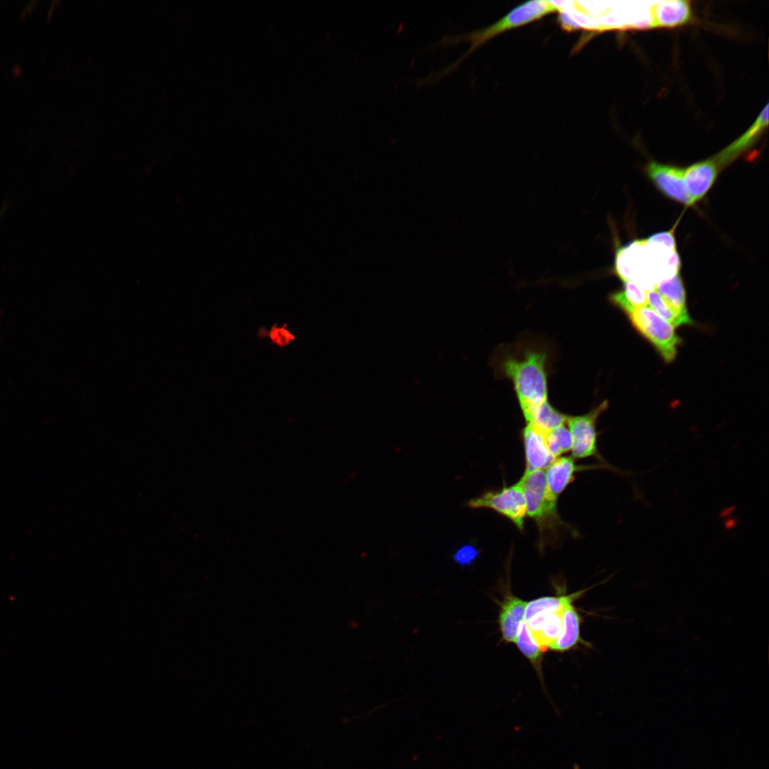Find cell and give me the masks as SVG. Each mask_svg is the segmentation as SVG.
<instances>
[{"mask_svg": "<svg viewBox=\"0 0 769 769\" xmlns=\"http://www.w3.org/2000/svg\"><path fill=\"white\" fill-rule=\"evenodd\" d=\"M556 11H560V9L555 1L541 0L528 1L517 6L505 16L488 27L459 35L444 36L439 42L433 46H453L460 42L468 41L471 43L470 48L456 61L440 72L434 75L430 74L427 78L428 79L427 82L432 83L433 81L437 80L442 76L454 71L464 58L498 35L540 19Z\"/></svg>", "mask_w": 769, "mask_h": 769, "instance_id": "obj_1", "label": "cell"}, {"mask_svg": "<svg viewBox=\"0 0 769 769\" xmlns=\"http://www.w3.org/2000/svg\"><path fill=\"white\" fill-rule=\"evenodd\" d=\"M546 355L537 350H528L522 357L508 358L501 367L504 374L514 384L518 399L527 421L534 412L547 400Z\"/></svg>", "mask_w": 769, "mask_h": 769, "instance_id": "obj_2", "label": "cell"}, {"mask_svg": "<svg viewBox=\"0 0 769 769\" xmlns=\"http://www.w3.org/2000/svg\"><path fill=\"white\" fill-rule=\"evenodd\" d=\"M526 504V515L535 520L540 531L560 524L558 498L553 496L546 483L543 470L524 471L519 480Z\"/></svg>", "mask_w": 769, "mask_h": 769, "instance_id": "obj_3", "label": "cell"}, {"mask_svg": "<svg viewBox=\"0 0 769 769\" xmlns=\"http://www.w3.org/2000/svg\"><path fill=\"white\" fill-rule=\"evenodd\" d=\"M628 315L632 325L652 342L666 362L675 358L681 340L671 324L646 305Z\"/></svg>", "mask_w": 769, "mask_h": 769, "instance_id": "obj_4", "label": "cell"}, {"mask_svg": "<svg viewBox=\"0 0 769 769\" xmlns=\"http://www.w3.org/2000/svg\"><path fill=\"white\" fill-rule=\"evenodd\" d=\"M467 506L471 508H490L509 519L520 530H523L526 504L520 481L502 488L486 491L470 499Z\"/></svg>", "mask_w": 769, "mask_h": 769, "instance_id": "obj_5", "label": "cell"}, {"mask_svg": "<svg viewBox=\"0 0 769 769\" xmlns=\"http://www.w3.org/2000/svg\"><path fill=\"white\" fill-rule=\"evenodd\" d=\"M607 406V402L605 401L585 415L567 417L566 422L572 435V452L574 458L583 459L597 455L596 421Z\"/></svg>", "mask_w": 769, "mask_h": 769, "instance_id": "obj_6", "label": "cell"}, {"mask_svg": "<svg viewBox=\"0 0 769 769\" xmlns=\"http://www.w3.org/2000/svg\"><path fill=\"white\" fill-rule=\"evenodd\" d=\"M647 171L656 187L667 197L687 206L693 204L684 183V169L651 162Z\"/></svg>", "mask_w": 769, "mask_h": 769, "instance_id": "obj_7", "label": "cell"}, {"mask_svg": "<svg viewBox=\"0 0 769 769\" xmlns=\"http://www.w3.org/2000/svg\"><path fill=\"white\" fill-rule=\"evenodd\" d=\"M525 456V472L546 469L555 458L550 453L545 433L532 422H527L523 431Z\"/></svg>", "mask_w": 769, "mask_h": 769, "instance_id": "obj_8", "label": "cell"}, {"mask_svg": "<svg viewBox=\"0 0 769 769\" xmlns=\"http://www.w3.org/2000/svg\"><path fill=\"white\" fill-rule=\"evenodd\" d=\"M718 165L713 159L695 163L684 169V179L692 204L701 199L713 184Z\"/></svg>", "mask_w": 769, "mask_h": 769, "instance_id": "obj_9", "label": "cell"}, {"mask_svg": "<svg viewBox=\"0 0 769 769\" xmlns=\"http://www.w3.org/2000/svg\"><path fill=\"white\" fill-rule=\"evenodd\" d=\"M528 602L512 594L500 603L498 623L503 640L514 642L524 622Z\"/></svg>", "mask_w": 769, "mask_h": 769, "instance_id": "obj_10", "label": "cell"}, {"mask_svg": "<svg viewBox=\"0 0 769 769\" xmlns=\"http://www.w3.org/2000/svg\"><path fill=\"white\" fill-rule=\"evenodd\" d=\"M654 27H674L689 23L692 11L688 1L672 0L654 2L651 6Z\"/></svg>", "mask_w": 769, "mask_h": 769, "instance_id": "obj_11", "label": "cell"}, {"mask_svg": "<svg viewBox=\"0 0 769 769\" xmlns=\"http://www.w3.org/2000/svg\"><path fill=\"white\" fill-rule=\"evenodd\" d=\"M768 124V105L761 111L754 123L735 142L714 158L718 166L726 165L755 142Z\"/></svg>", "mask_w": 769, "mask_h": 769, "instance_id": "obj_12", "label": "cell"}, {"mask_svg": "<svg viewBox=\"0 0 769 769\" xmlns=\"http://www.w3.org/2000/svg\"><path fill=\"white\" fill-rule=\"evenodd\" d=\"M562 612L542 613L526 622L532 636L543 651L548 649L560 634Z\"/></svg>", "mask_w": 769, "mask_h": 769, "instance_id": "obj_13", "label": "cell"}, {"mask_svg": "<svg viewBox=\"0 0 769 769\" xmlns=\"http://www.w3.org/2000/svg\"><path fill=\"white\" fill-rule=\"evenodd\" d=\"M580 469L575 464L573 456H559L545 469V481L551 493L558 498L559 495L575 479V472Z\"/></svg>", "mask_w": 769, "mask_h": 769, "instance_id": "obj_14", "label": "cell"}, {"mask_svg": "<svg viewBox=\"0 0 769 769\" xmlns=\"http://www.w3.org/2000/svg\"><path fill=\"white\" fill-rule=\"evenodd\" d=\"M562 630L558 638L548 647L551 651L564 652L575 647L581 642V617L573 603L566 606L562 612Z\"/></svg>", "mask_w": 769, "mask_h": 769, "instance_id": "obj_15", "label": "cell"}, {"mask_svg": "<svg viewBox=\"0 0 769 769\" xmlns=\"http://www.w3.org/2000/svg\"><path fill=\"white\" fill-rule=\"evenodd\" d=\"M586 590L569 595L559 596H545L528 602L524 622H527L533 617L545 612H562L570 604L580 597Z\"/></svg>", "mask_w": 769, "mask_h": 769, "instance_id": "obj_16", "label": "cell"}, {"mask_svg": "<svg viewBox=\"0 0 769 769\" xmlns=\"http://www.w3.org/2000/svg\"><path fill=\"white\" fill-rule=\"evenodd\" d=\"M647 295L646 291L639 284L634 281H626L622 290L610 295V300L629 315L634 310L647 305Z\"/></svg>", "mask_w": 769, "mask_h": 769, "instance_id": "obj_17", "label": "cell"}, {"mask_svg": "<svg viewBox=\"0 0 769 769\" xmlns=\"http://www.w3.org/2000/svg\"><path fill=\"white\" fill-rule=\"evenodd\" d=\"M647 295L650 308L674 327L693 323L688 312H681L674 308L656 289L649 291Z\"/></svg>", "mask_w": 769, "mask_h": 769, "instance_id": "obj_18", "label": "cell"}, {"mask_svg": "<svg viewBox=\"0 0 769 769\" xmlns=\"http://www.w3.org/2000/svg\"><path fill=\"white\" fill-rule=\"evenodd\" d=\"M655 288L674 308L681 312H688L686 306L685 289L679 273L667 280L658 282Z\"/></svg>", "mask_w": 769, "mask_h": 769, "instance_id": "obj_19", "label": "cell"}, {"mask_svg": "<svg viewBox=\"0 0 769 769\" xmlns=\"http://www.w3.org/2000/svg\"><path fill=\"white\" fill-rule=\"evenodd\" d=\"M514 642L535 670L540 672L543 651L532 636L526 622L522 623Z\"/></svg>", "mask_w": 769, "mask_h": 769, "instance_id": "obj_20", "label": "cell"}, {"mask_svg": "<svg viewBox=\"0 0 769 769\" xmlns=\"http://www.w3.org/2000/svg\"><path fill=\"white\" fill-rule=\"evenodd\" d=\"M567 417L554 409L545 400L534 412L530 422L545 434L564 425Z\"/></svg>", "mask_w": 769, "mask_h": 769, "instance_id": "obj_21", "label": "cell"}, {"mask_svg": "<svg viewBox=\"0 0 769 769\" xmlns=\"http://www.w3.org/2000/svg\"><path fill=\"white\" fill-rule=\"evenodd\" d=\"M545 441L548 449L554 458L572 450V435L569 428L565 425L545 434Z\"/></svg>", "mask_w": 769, "mask_h": 769, "instance_id": "obj_22", "label": "cell"}, {"mask_svg": "<svg viewBox=\"0 0 769 769\" xmlns=\"http://www.w3.org/2000/svg\"><path fill=\"white\" fill-rule=\"evenodd\" d=\"M478 549L473 545L466 544L459 548L453 555L454 560L461 566L471 564L478 555Z\"/></svg>", "mask_w": 769, "mask_h": 769, "instance_id": "obj_23", "label": "cell"}, {"mask_svg": "<svg viewBox=\"0 0 769 769\" xmlns=\"http://www.w3.org/2000/svg\"><path fill=\"white\" fill-rule=\"evenodd\" d=\"M268 335L273 343L281 347L288 345L291 340L295 339V336L286 329V325L272 326Z\"/></svg>", "mask_w": 769, "mask_h": 769, "instance_id": "obj_24", "label": "cell"}, {"mask_svg": "<svg viewBox=\"0 0 769 769\" xmlns=\"http://www.w3.org/2000/svg\"><path fill=\"white\" fill-rule=\"evenodd\" d=\"M647 241L661 246L670 251H676V241L672 231L656 233L652 235Z\"/></svg>", "mask_w": 769, "mask_h": 769, "instance_id": "obj_25", "label": "cell"}]
</instances>
